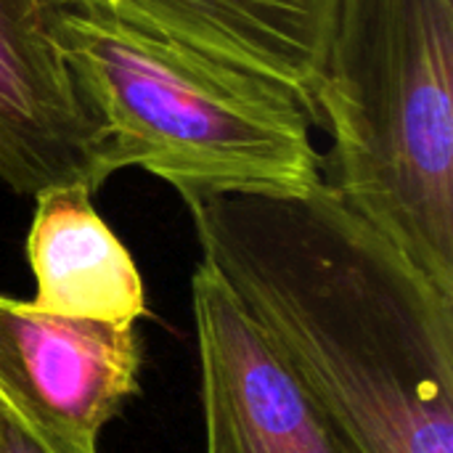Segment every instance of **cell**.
I'll use <instances>...</instances> for the list:
<instances>
[{"label":"cell","instance_id":"cell-7","mask_svg":"<svg viewBox=\"0 0 453 453\" xmlns=\"http://www.w3.org/2000/svg\"><path fill=\"white\" fill-rule=\"evenodd\" d=\"M250 69L295 90L313 117V90L337 0H61Z\"/></svg>","mask_w":453,"mask_h":453},{"label":"cell","instance_id":"cell-5","mask_svg":"<svg viewBox=\"0 0 453 453\" xmlns=\"http://www.w3.org/2000/svg\"><path fill=\"white\" fill-rule=\"evenodd\" d=\"M135 326L66 319L0 295V403L32 427L98 453V433L138 393Z\"/></svg>","mask_w":453,"mask_h":453},{"label":"cell","instance_id":"cell-6","mask_svg":"<svg viewBox=\"0 0 453 453\" xmlns=\"http://www.w3.org/2000/svg\"><path fill=\"white\" fill-rule=\"evenodd\" d=\"M191 297L207 453H348L226 284L202 263Z\"/></svg>","mask_w":453,"mask_h":453},{"label":"cell","instance_id":"cell-2","mask_svg":"<svg viewBox=\"0 0 453 453\" xmlns=\"http://www.w3.org/2000/svg\"><path fill=\"white\" fill-rule=\"evenodd\" d=\"M313 119L334 194L453 297V0H337Z\"/></svg>","mask_w":453,"mask_h":453},{"label":"cell","instance_id":"cell-8","mask_svg":"<svg viewBox=\"0 0 453 453\" xmlns=\"http://www.w3.org/2000/svg\"><path fill=\"white\" fill-rule=\"evenodd\" d=\"M27 260L42 313L135 326L146 313L141 273L93 207L88 186L50 188L35 196Z\"/></svg>","mask_w":453,"mask_h":453},{"label":"cell","instance_id":"cell-9","mask_svg":"<svg viewBox=\"0 0 453 453\" xmlns=\"http://www.w3.org/2000/svg\"><path fill=\"white\" fill-rule=\"evenodd\" d=\"M0 453H88L32 427L0 403Z\"/></svg>","mask_w":453,"mask_h":453},{"label":"cell","instance_id":"cell-3","mask_svg":"<svg viewBox=\"0 0 453 453\" xmlns=\"http://www.w3.org/2000/svg\"><path fill=\"white\" fill-rule=\"evenodd\" d=\"M56 42L114 167L188 199L321 183L311 111L287 85L58 0Z\"/></svg>","mask_w":453,"mask_h":453},{"label":"cell","instance_id":"cell-4","mask_svg":"<svg viewBox=\"0 0 453 453\" xmlns=\"http://www.w3.org/2000/svg\"><path fill=\"white\" fill-rule=\"evenodd\" d=\"M58 0H0V180L16 194L88 186L117 173L111 143L56 42Z\"/></svg>","mask_w":453,"mask_h":453},{"label":"cell","instance_id":"cell-1","mask_svg":"<svg viewBox=\"0 0 453 453\" xmlns=\"http://www.w3.org/2000/svg\"><path fill=\"white\" fill-rule=\"evenodd\" d=\"M207 265L348 453H453V297L321 180L186 202Z\"/></svg>","mask_w":453,"mask_h":453}]
</instances>
